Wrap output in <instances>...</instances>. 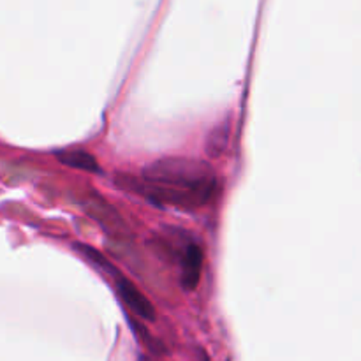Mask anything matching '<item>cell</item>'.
Masks as SVG:
<instances>
[{"instance_id": "6da1fadb", "label": "cell", "mask_w": 361, "mask_h": 361, "mask_svg": "<svg viewBox=\"0 0 361 361\" xmlns=\"http://www.w3.org/2000/svg\"><path fill=\"white\" fill-rule=\"evenodd\" d=\"M147 194L157 203L201 207L212 197L215 175L207 162L190 157H164L143 169Z\"/></svg>"}, {"instance_id": "7a4b0ae2", "label": "cell", "mask_w": 361, "mask_h": 361, "mask_svg": "<svg viewBox=\"0 0 361 361\" xmlns=\"http://www.w3.org/2000/svg\"><path fill=\"white\" fill-rule=\"evenodd\" d=\"M116 282H115V288L118 296L122 298V302L133 310L134 314L141 317V319H147V321H155L157 319V312H155V307L152 305L150 300L136 288L130 281L127 279L120 277L116 275Z\"/></svg>"}, {"instance_id": "3957f363", "label": "cell", "mask_w": 361, "mask_h": 361, "mask_svg": "<svg viewBox=\"0 0 361 361\" xmlns=\"http://www.w3.org/2000/svg\"><path fill=\"white\" fill-rule=\"evenodd\" d=\"M203 270V250L200 245H189L183 254L182 263V286L185 291H194L200 284Z\"/></svg>"}, {"instance_id": "277c9868", "label": "cell", "mask_w": 361, "mask_h": 361, "mask_svg": "<svg viewBox=\"0 0 361 361\" xmlns=\"http://www.w3.org/2000/svg\"><path fill=\"white\" fill-rule=\"evenodd\" d=\"M55 155L62 164L71 166V168L83 169V171H88V173L101 171V166H99V162L95 161L94 155L88 154V152L85 150L69 148V150H56Z\"/></svg>"}, {"instance_id": "5b68a950", "label": "cell", "mask_w": 361, "mask_h": 361, "mask_svg": "<svg viewBox=\"0 0 361 361\" xmlns=\"http://www.w3.org/2000/svg\"><path fill=\"white\" fill-rule=\"evenodd\" d=\"M80 250L81 252H83V256L85 257H88V259L90 261H94V264L97 268H102V270H108L109 274H113L116 277V271L113 270V264H109V261L106 259L104 256H102V254H99L97 250L95 249H92V247H88V245H80Z\"/></svg>"}]
</instances>
